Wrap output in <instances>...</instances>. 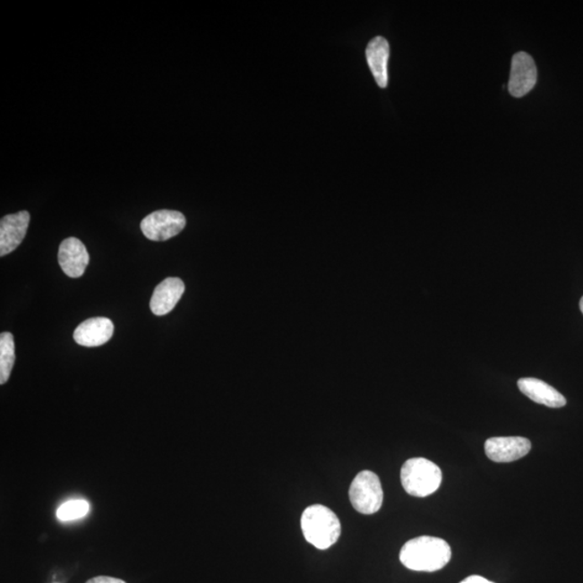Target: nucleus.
<instances>
[{
  "instance_id": "f257e3e1",
  "label": "nucleus",
  "mask_w": 583,
  "mask_h": 583,
  "mask_svg": "<svg viewBox=\"0 0 583 583\" xmlns=\"http://www.w3.org/2000/svg\"><path fill=\"white\" fill-rule=\"evenodd\" d=\"M451 558L450 544L444 539L422 536L407 541L400 553L401 563L415 571L442 570Z\"/></svg>"
},
{
  "instance_id": "f03ea898",
  "label": "nucleus",
  "mask_w": 583,
  "mask_h": 583,
  "mask_svg": "<svg viewBox=\"0 0 583 583\" xmlns=\"http://www.w3.org/2000/svg\"><path fill=\"white\" fill-rule=\"evenodd\" d=\"M301 525L304 539L319 550L332 547L341 533L339 519L322 504H313L304 509Z\"/></svg>"
},
{
  "instance_id": "7ed1b4c3",
  "label": "nucleus",
  "mask_w": 583,
  "mask_h": 583,
  "mask_svg": "<svg viewBox=\"0 0 583 583\" xmlns=\"http://www.w3.org/2000/svg\"><path fill=\"white\" fill-rule=\"evenodd\" d=\"M401 482L408 495L427 497L439 490L442 471L434 462L422 457L408 459L402 466Z\"/></svg>"
},
{
  "instance_id": "20e7f679",
  "label": "nucleus",
  "mask_w": 583,
  "mask_h": 583,
  "mask_svg": "<svg viewBox=\"0 0 583 583\" xmlns=\"http://www.w3.org/2000/svg\"><path fill=\"white\" fill-rule=\"evenodd\" d=\"M349 498L356 510L365 516L380 511L383 502L380 477L372 471L360 472L351 483Z\"/></svg>"
},
{
  "instance_id": "39448f33",
  "label": "nucleus",
  "mask_w": 583,
  "mask_h": 583,
  "mask_svg": "<svg viewBox=\"0 0 583 583\" xmlns=\"http://www.w3.org/2000/svg\"><path fill=\"white\" fill-rule=\"evenodd\" d=\"M185 226V217L172 210L152 212L141 222V233L151 241H167L176 237Z\"/></svg>"
},
{
  "instance_id": "423d86ee",
  "label": "nucleus",
  "mask_w": 583,
  "mask_h": 583,
  "mask_svg": "<svg viewBox=\"0 0 583 583\" xmlns=\"http://www.w3.org/2000/svg\"><path fill=\"white\" fill-rule=\"evenodd\" d=\"M537 82V67L533 57L527 52L514 55L511 64L509 92L514 98H523L533 90Z\"/></svg>"
},
{
  "instance_id": "0eeeda50",
  "label": "nucleus",
  "mask_w": 583,
  "mask_h": 583,
  "mask_svg": "<svg viewBox=\"0 0 583 583\" xmlns=\"http://www.w3.org/2000/svg\"><path fill=\"white\" fill-rule=\"evenodd\" d=\"M30 215L21 211L6 215L0 220V256H6L22 244L28 233Z\"/></svg>"
},
{
  "instance_id": "6e6552de",
  "label": "nucleus",
  "mask_w": 583,
  "mask_h": 583,
  "mask_svg": "<svg viewBox=\"0 0 583 583\" xmlns=\"http://www.w3.org/2000/svg\"><path fill=\"white\" fill-rule=\"evenodd\" d=\"M532 449L527 438L501 437L491 438L485 442V454L495 462H512L523 459Z\"/></svg>"
},
{
  "instance_id": "1a4fd4ad",
  "label": "nucleus",
  "mask_w": 583,
  "mask_h": 583,
  "mask_svg": "<svg viewBox=\"0 0 583 583\" xmlns=\"http://www.w3.org/2000/svg\"><path fill=\"white\" fill-rule=\"evenodd\" d=\"M90 261L85 244L77 238H67L60 245L59 264L64 274L71 278H80L85 274Z\"/></svg>"
},
{
  "instance_id": "9d476101",
  "label": "nucleus",
  "mask_w": 583,
  "mask_h": 583,
  "mask_svg": "<svg viewBox=\"0 0 583 583\" xmlns=\"http://www.w3.org/2000/svg\"><path fill=\"white\" fill-rule=\"evenodd\" d=\"M185 285L180 278H167L155 288L150 299V310L156 316H165L180 302Z\"/></svg>"
},
{
  "instance_id": "9b49d317",
  "label": "nucleus",
  "mask_w": 583,
  "mask_h": 583,
  "mask_svg": "<svg viewBox=\"0 0 583 583\" xmlns=\"http://www.w3.org/2000/svg\"><path fill=\"white\" fill-rule=\"evenodd\" d=\"M114 334V323L108 318H91L78 325L73 332L76 343L85 347L107 344Z\"/></svg>"
},
{
  "instance_id": "f8f14e48",
  "label": "nucleus",
  "mask_w": 583,
  "mask_h": 583,
  "mask_svg": "<svg viewBox=\"0 0 583 583\" xmlns=\"http://www.w3.org/2000/svg\"><path fill=\"white\" fill-rule=\"evenodd\" d=\"M519 390L535 403L548 407L559 408L566 406V399L547 382L537 378H521L518 382Z\"/></svg>"
},
{
  "instance_id": "ddd939ff",
  "label": "nucleus",
  "mask_w": 583,
  "mask_h": 583,
  "mask_svg": "<svg viewBox=\"0 0 583 583\" xmlns=\"http://www.w3.org/2000/svg\"><path fill=\"white\" fill-rule=\"evenodd\" d=\"M389 56H390V47H389L388 41L383 37H375L367 45V64L370 66L377 85L382 89L388 86Z\"/></svg>"
},
{
  "instance_id": "4468645a",
  "label": "nucleus",
  "mask_w": 583,
  "mask_h": 583,
  "mask_svg": "<svg viewBox=\"0 0 583 583\" xmlns=\"http://www.w3.org/2000/svg\"><path fill=\"white\" fill-rule=\"evenodd\" d=\"M15 360L13 335L4 332L0 335V383L4 385L9 380Z\"/></svg>"
},
{
  "instance_id": "2eb2a0df",
  "label": "nucleus",
  "mask_w": 583,
  "mask_h": 583,
  "mask_svg": "<svg viewBox=\"0 0 583 583\" xmlns=\"http://www.w3.org/2000/svg\"><path fill=\"white\" fill-rule=\"evenodd\" d=\"M90 511V504L83 499H75L63 503L57 509L56 517L63 522L73 521V519H81L86 517Z\"/></svg>"
},
{
  "instance_id": "dca6fc26",
  "label": "nucleus",
  "mask_w": 583,
  "mask_h": 583,
  "mask_svg": "<svg viewBox=\"0 0 583 583\" xmlns=\"http://www.w3.org/2000/svg\"><path fill=\"white\" fill-rule=\"evenodd\" d=\"M86 583H127L122 579H117V578L99 576L92 578V579L88 580Z\"/></svg>"
},
{
  "instance_id": "f3484780",
  "label": "nucleus",
  "mask_w": 583,
  "mask_h": 583,
  "mask_svg": "<svg viewBox=\"0 0 583 583\" xmlns=\"http://www.w3.org/2000/svg\"><path fill=\"white\" fill-rule=\"evenodd\" d=\"M460 583H495V582L487 580L486 578L484 577L474 575L466 578V579L462 580Z\"/></svg>"
},
{
  "instance_id": "a211bd4d",
  "label": "nucleus",
  "mask_w": 583,
  "mask_h": 583,
  "mask_svg": "<svg viewBox=\"0 0 583 583\" xmlns=\"http://www.w3.org/2000/svg\"><path fill=\"white\" fill-rule=\"evenodd\" d=\"M580 309H581V313H583V297L581 298L580 301Z\"/></svg>"
}]
</instances>
